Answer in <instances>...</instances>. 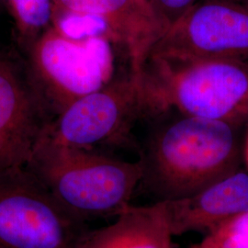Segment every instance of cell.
Instances as JSON below:
<instances>
[{
  "label": "cell",
  "mask_w": 248,
  "mask_h": 248,
  "mask_svg": "<svg viewBox=\"0 0 248 248\" xmlns=\"http://www.w3.org/2000/svg\"><path fill=\"white\" fill-rule=\"evenodd\" d=\"M164 202L173 235L208 234L248 212V174L235 171L195 195Z\"/></svg>",
  "instance_id": "10"
},
{
  "label": "cell",
  "mask_w": 248,
  "mask_h": 248,
  "mask_svg": "<svg viewBox=\"0 0 248 248\" xmlns=\"http://www.w3.org/2000/svg\"><path fill=\"white\" fill-rule=\"evenodd\" d=\"M65 16L100 20L123 45L136 74L143 71L153 46L167 30L149 0H53V21Z\"/></svg>",
  "instance_id": "9"
},
{
  "label": "cell",
  "mask_w": 248,
  "mask_h": 248,
  "mask_svg": "<svg viewBox=\"0 0 248 248\" xmlns=\"http://www.w3.org/2000/svg\"><path fill=\"white\" fill-rule=\"evenodd\" d=\"M245 159H246V163L248 167V133L247 140H246V145H245Z\"/></svg>",
  "instance_id": "16"
},
{
  "label": "cell",
  "mask_w": 248,
  "mask_h": 248,
  "mask_svg": "<svg viewBox=\"0 0 248 248\" xmlns=\"http://www.w3.org/2000/svg\"><path fill=\"white\" fill-rule=\"evenodd\" d=\"M112 69L111 49L102 37L75 39L53 24L29 45L28 70L56 115L77 99L106 86Z\"/></svg>",
  "instance_id": "4"
},
{
  "label": "cell",
  "mask_w": 248,
  "mask_h": 248,
  "mask_svg": "<svg viewBox=\"0 0 248 248\" xmlns=\"http://www.w3.org/2000/svg\"><path fill=\"white\" fill-rule=\"evenodd\" d=\"M148 111L142 72H130L66 107L48 124L43 138L92 150L121 139L138 115Z\"/></svg>",
  "instance_id": "6"
},
{
  "label": "cell",
  "mask_w": 248,
  "mask_h": 248,
  "mask_svg": "<svg viewBox=\"0 0 248 248\" xmlns=\"http://www.w3.org/2000/svg\"><path fill=\"white\" fill-rule=\"evenodd\" d=\"M244 1V4H246L247 6H248V0H243Z\"/></svg>",
  "instance_id": "17"
},
{
  "label": "cell",
  "mask_w": 248,
  "mask_h": 248,
  "mask_svg": "<svg viewBox=\"0 0 248 248\" xmlns=\"http://www.w3.org/2000/svg\"><path fill=\"white\" fill-rule=\"evenodd\" d=\"M190 248H248V240H223L213 244L198 243Z\"/></svg>",
  "instance_id": "15"
},
{
  "label": "cell",
  "mask_w": 248,
  "mask_h": 248,
  "mask_svg": "<svg viewBox=\"0 0 248 248\" xmlns=\"http://www.w3.org/2000/svg\"><path fill=\"white\" fill-rule=\"evenodd\" d=\"M197 61L248 58V6L230 0L196 3L168 27L148 59Z\"/></svg>",
  "instance_id": "7"
},
{
  "label": "cell",
  "mask_w": 248,
  "mask_h": 248,
  "mask_svg": "<svg viewBox=\"0 0 248 248\" xmlns=\"http://www.w3.org/2000/svg\"><path fill=\"white\" fill-rule=\"evenodd\" d=\"M83 222L26 167L0 171V248H78Z\"/></svg>",
  "instance_id": "5"
},
{
  "label": "cell",
  "mask_w": 248,
  "mask_h": 248,
  "mask_svg": "<svg viewBox=\"0 0 248 248\" xmlns=\"http://www.w3.org/2000/svg\"><path fill=\"white\" fill-rule=\"evenodd\" d=\"M236 128L182 115L152 138L141 159L142 182L157 202H171L195 195L234 173L239 156Z\"/></svg>",
  "instance_id": "1"
},
{
  "label": "cell",
  "mask_w": 248,
  "mask_h": 248,
  "mask_svg": "<svg viewBox=\"0 0 248 248\" xmlns=\"http://www.w3.org/2000/svg\"><path fill=\"white\" fill-rule=\"evenodd\" d=\"M18 35L30 45L53 24V0H4Z\"/></svg>",
  "instance_id": "12"
},
{
  "label": "cell",
  "mask_w": 248,
  "mask_h": 248,
  "mask_svg": "<svg viewBox=\"0 0 248 248\" xmlns=\"http://www.w3.org/2000/svg\"><path fill=\"white\" fill-rule=\"evenodd\" d=\"M111 224L87 232L78 248H174L166 205L128 206Z\"/></svg>",
  "instance_id": "11"
},
{
  "label": "cell",
  "mask_w": 248,
  "mask_h": 248,
  "mask_svg": "<svg viewBox=\"0 0 248 248\" xmlns=\"http://www.w3.org/2000/svg\"><path fill=\"white\" fill-rule=\"evenodd\" d=\"M1 3H4V0H0V4H1Z\"/></svg>",
  "instance_id": "18"
},
{
  "label": "cell",
  "mask_w": 248,
  "mask_h": 248,
  "mask_svg": "<svg viewBox=\"0 0 248 248\" xmlns=\"http://www.w3.org/2000/svg\"><path fill=\"white\" fill-rule=\"evenodd\" d=\"M74 216H118L142 182V161L116 159L94 151L41 139L27 165Z\"/></svg>",
  "instance_id": "2"
},
{
  "label": "cell",
  "mask_w": 248,
  "mask_h": 248,
  "mask_svg": "<svg viewBox=\"0 0 248 248\" xmlns=\"http://www.w3.org/2000/svg\"><path fill=\"white\" fill-rule=\"evenodd\" d=\"M248 240V212L238 215L206 234L201 243L213 244L223 240Z\"/></svg>",
  "instance_id": "13"
},
{
  "label": "cell",
  "mask_w": 248,
  "mask_h": 248,
  "mask_svg": "<svg viewBox=\"0 0 248 248\" xmlns=\"http://www.w3.org/2000/svg\"><path fill=\"white\" fill-rule=\"evenodd\" d=\"M29 70L0 55V171L24 168L50 124Z\"/></svg>",
  "instance_id": "8"
},
{
  "label": "cell",
  "mask_w": 248,
  "mask_h": 248,
  "mask_svg": "<svg viewBox=\"0 0 248 248\" xmlns=\"http://www.w3.org/2000/svg\"><path fill=\"white\" fill-rule=\"evenodd\" d=\"M142 77L149 111L176 108L182 115L236 127L248 121V64L244 60L150 58Z\"/></svg>",
  "instance_id": "3"
},
{
  "label": "cell",
  "mask_w": 248,
  "mask_h": 248,
  "mask_svg": "<svg viewBox=\"0 0 248 248\" xmlns=\"http://www.w3.org/2000/svg\"><path fill=\"white\" fill-rule=\"evenodd\" d=\"M149 2L162 23L168 29L191 9L197 0H149Z\"/></svg>",
  "instance_id": "14"
}]
</instances>
